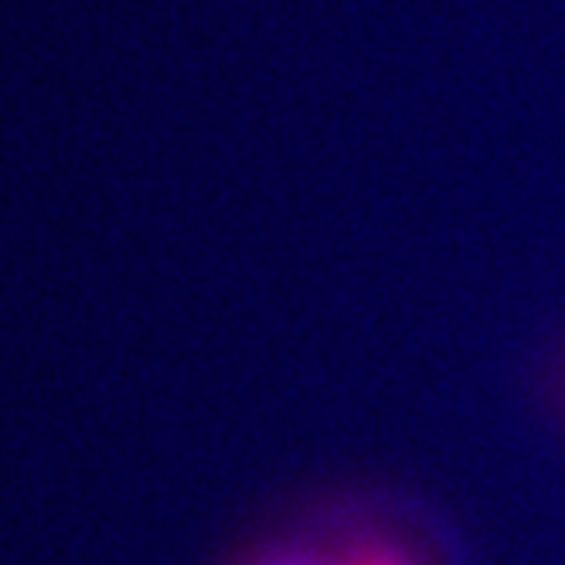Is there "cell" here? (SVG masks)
Listing matches in <instances>:
<instances>
[{
	"label": "cell",
	"mask_w": 565,
	"mask_h": 565,
	"mask_svg": "<svg viewBox=\"0 0 565 565\" xmlns=\"http://www.w3.org/2000/svg\"><path fill=\"white\" fill-rule=\"evenodd\" d=\"M249 565H413V562L388 545H365V548H351L338 558H320L310 552H266Z\"/></svg>",
	"instance_id": "obj_1"
}]
</instances>
